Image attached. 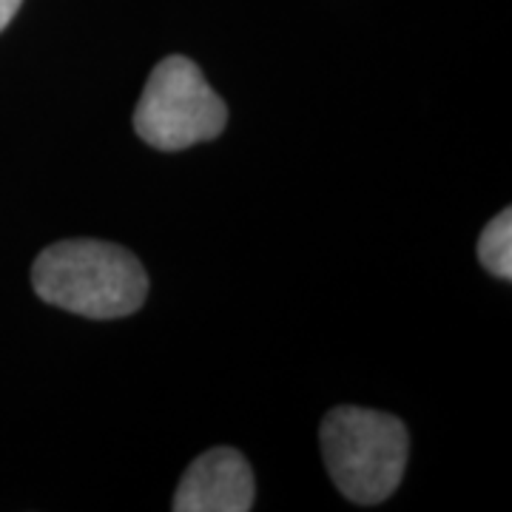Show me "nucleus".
<instances>
[{
    "instance_id": "f257e3e1",
    "label": "nucleus",
    "mask_w": 512,
    "mask_h": 512,
    "mask_svg": "<svg viewBox=\"0 0 512 512\" xmlns=\"http://www.w3.org/2000/svg\"><path fill=\"white\" fill-rule=\"evenodd\" d=\"M37 296L63 311L89 319H120L134 313L148 293L137 256L100 239H66L35 259Z\"/></svg>"
},
{
    "instance_id": "f03ea898",
    "label": "nucleus",
    "mask_w": 512,
    "mask_h": 512,
    "mask_svg": "<svg viewBox=\"0 0 512 512\" xmlns=\"http://www.w3.org/2000/svg\"><path fill=\"white\" fill-rule=\"evenodd\" d=\"M402 419L365 407H333L322 421V453L336 490L356 504L387 501L407 464Z\"/></svg>"
},
{
    "instance_id": "20e7f679",
    "label": "nucleus",
    "mask_w": 512,
    "mask_h": 512,
    "mask_svg": "<svg viewBox=\"0 0 512 512\" xmlns=\"http://www.w3.org/2000/svg\"><path fill=\"white\" fill-rule=\"evenodd\" d=\"M177 512H248L254 507V473L231 447L208 450L185 470L174 493Z\"/></svg>"
},
{
    "instance_id": "423d86ee",
    "label": "nucleus",
    "mask_w": 512,
    "mask_h": 512,
    "mask_svg": "<svg viewBox=\"0 0 512 512\" xmlns=\"http://www.w3.org/2000/svg\"><path fill=\"white\" fill-rule=\"evenodd\" d=\"M20 3H23V0H0V32H3V29L12 23V18L18 15Z\"/></svg>"
},
{
    "instance_id": "7ed1b4c3",
    "label": "nucleus",
    "mask_w": 512,
    "mask_h": 512,
    "mask_svg": "<svg viewBox=\"0 0 512 512\" xmlns=\"http://www.w3.org/2000/svg\"><path fill=\"white\" fill-rule=\"evenodd\" d=\"M228 123V109L205 83L194 60L171 55L154 66L134 109V128L148 146L183 151L214 140Z\"/></svg>"
},
{
    "instance_id": "39448f33",
    "label": "nucleus",
    "mask_w": 512,
    "mask_h": 512,
    "mask_svg": "<svg viewBox=\"0 0 512 512\" xmlns=\"http://www.w3.org/2000/svg\"><path fill=\"white\" fill-rule=\"evenodd\" d=\"M481 265L498 279H512V211H501L478 239Z\"/></svg>"
}]
</instances>
